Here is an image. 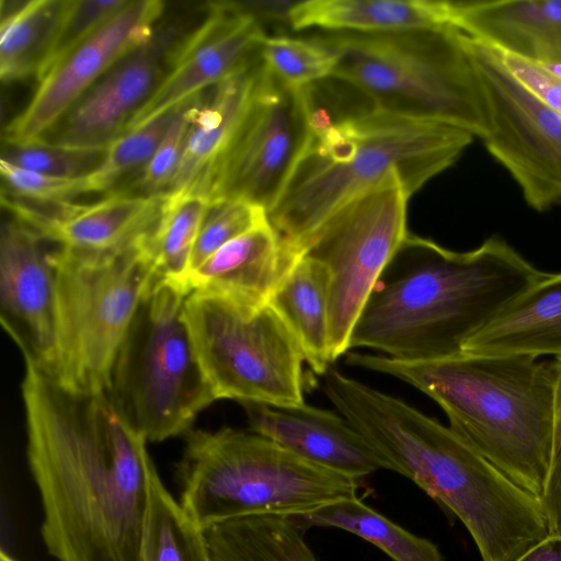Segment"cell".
<instances>
[{"label":"cell","instance_id":"cell-1","mask_svg":"<svg viewBox=\"0 0 561 561\" xmlns=\"http://www.w3.org/2000/svg\"><path fill=\"white\" fill-rule=\"evenodd\" d=\"M27 461L57 561H141L150 483L147 439L106 391L73 392L24 357Z\"/></svg>","mask_w":561,"mask_h":561},{"label":"cell","instance_id":"cell-2","mask_svg":"<svg viewBox=\"0 0 561 561\" xmlns=\"http://www.w3.org/2000/svg\"><path fill=\"white\" fill-rule=\"evenodd\" d=\"M546 275L499 236L458 252L408 233L367 299L350 350L412 362L461 355Z\"/></svg>","mask_w":561,"mask_h":561},{"label":"cell","instance_id":"cell-3","mask_svg":"<svg viewBox=\"0 0 561 561\" xmlns=\"http://www.w3.org/2000/svg\"><path fill=\"white\" fill-rule=\"evenodd\" d=\"M322 390L396 471L450 510L482 561H515L549 535L540 501L457 436L409 403L334 367Z\"/></svg>","mask_w":561,"mask_h":561},{"label":"cell","instance_id":"cell-4","mask_svg":"<svg viewBox=\"0 0 561 561\" xmlns=\"http://www.w3.org/2000/svg\"><path fill=\"white\" fill-rule=\"evenodd\" d=\"M346 363L397 378L430 397L457 436L540 499L551 458L559 359L463 353L412 362L353 353Z\"/></svg>","mask_w":561,"mask_h":561},{"label":"cell","instance_id":"cell-5","mask_svg":"<svg viewBox=\"0 0 561 561\" xmlns=\"http://www.w3.org/2000/svg\"><path fill=\"white\" fill-rule=\"evenodd\" d=\"M470 133L377 108L360 92L329 126L310 131L274 207L267 213L293 265L314 231L347 201L397 173L411 196L454 164Z\"/></svg>","mask_w":561,"mask_h":561},{"label":"cell","instance_id":"cell-6","mask_svg":"<svg viewBox=\"0 0 561 561\" xmlns=\"http://www.w3.org/2000/svg\"><path fill=\"white\" fill-rule=\"evenodd\" d=\"M185 442L180 504L203 530L251 515L300 516L357 496L358 479L251 431L190 430Z\"/></svg>","mask_w":561,"mask_h":561},{"label":"cell","instance_id":"cell-7","mask_svg":"<svg viewBox=\"0 0 561 561\" xmlns=\"http://www.w3.org/2000/svg\"><path fill=\"white\" fill-rule=\"evenodd\" d=\"M336 54L331 75L379 110L439 123L483 138L489 129L483 91L453 25L397 33L322 32Z\"/></svg>","mask_w":561,"mask_h":561},{"label":"cell","instance_id":"cell-8","mask_svg":"<svg viewBox=\"0 0 561 561\" xmlns=\"http://www.w3.org/2000/svg\"><path fill=\"white\" fill-rule=\"evenodd\" d=\"M188 295L176 282L154 278L111 370L107 396L147 442L186 434L217 400L186 322Z\"/></svg>","mask_w":561,"mask_h":561},{"label":"cell","instance_id":"cell-9","mask_svg":"<svg viewBox=\"0 0 561 561\" xmlns=\"http://www.w3.org/2000/svg\"><path fill=\"white\" fill-rule=\"evenodd\" d=\"M147 233V232H146ZM105 252L55 244V345L43 369L67 390L104 392L117 351L140 300L156 278L142 247Z\"/></svg>","mask_w":561,"mask_h":561},{"label":"cell","instance_id":"cell-10","mask_svg":"<svg viewBox=\"0 0 561 561\" xmlns=\"http://www.w3.org/2000/svg\"><path fill=\"white\" fill-rule=\"evenodd\" d=\"M185 318L218 399L274 405L305 403L302 352L278 313L191 293Z\"/></svg>","mask_w":561,"mask_h":561},{"label":"cell","instance_id":"cell-11","mask_svg":"<svg viewBox=\"0 0 561 561\" xmlns=\"http://www.w3.org/2000/svg\"><path fill=\"white\" fill-rule=\"evenodd\" d=\"M409 197L393 173L339 207L306 244L304 255L322 263L330 274L332 363L350 350L367 299L409 233Z\"/></svg>","mask_w":561,"mask_h":561},{"label":"cell","instance_id":"cell-12","mask_svg":"<svg viewBox=\"0 0 561 561\" xmlns=\"http://www.w3.org/2000/svg\"><path fill=\"white\" fill-rule=\"evenodd\" d=\"M465 43L486 104V150L508 171L530 208L561 205V114L507 70L496 48L466 34Z\"/></svg>","mask_w":561,"mask_h":561},{"label":"cell","instance_id":"cell-13","mask_svg":"<svg viewBox=\"0 0 561 561\" xmlns=\"http://www.w3.org/2000/svg\"><path fill=\"white\" fill-rule=\"evenodd\" d=\"M302 88L260 62L242 121L214 176L209 201L242 199L268 213L309 138Z\"/></svg>","mask_w":561,"mask_h":561},{"label":"cell","instance_id":"cell-14","mask_svg":"<svg viewBox=\"0 0 561 561\" xmlns=\"http://www.w3.org/2000/svg\"><path fill=\"white\" fill-rule=\"evenodd\" d=\"M188 25L186 16L164 13L152 37L108 69L38 141L108 147L154 94Z\"/></svg>","mask_w":561,"mask_h":561},{"label":"cell","instance_id":"cell-15","mask_svg":"<svg viewBox=\"0 0 561 561\" xmlns=\"http://www.w3.org/2000/svg\"><path fill=\"white\" fill-rule=\"evenodd\" d=\"M164 13L161 0L128 1L38 81L25 110L3 129V144L38 141L108 69L152 37Z\"/></svg>","mask_w":561,"mask_h":561},{"label":"cell","instance_id":"cell-16","mask_svg":"<svg viewBox=\"0 0 561 561\" xmlns=\"http://www.w3.org/2000/svg\"><path fill=\"white\" fill-rule=\"evenodd\" d=\"M266 36L238 1L206 2L203 18L181 37L162 82L126 131L257 61Z\"/></svg>","mask_w":561,"mask_h":561},{"label":"cell","instance_id":"cell-17","mask_svg":"<svg viewBox=\"0 0 561 561\" xmlns=\"http://www.w3.org/2000/svg\"><path fill=\"white\" fill-rule=\"evenodd\" d=\"M49 240L11 217L0 232L1 323L21 350L45 369L55 345L56 277Z\"/></svg>","mask_w":561,"mask_h":561},{"label":"cell","instance_id":"cell-18","mask_svg":"<svg viewBox=\"0 0 561 561\" xmlns=\"http://www.w3.org/2000/svg\"><path fill=\"white\" fill-rule=\"evenodd\" d=\"M241 404L251 432L308 461L358 480L379 469L388 470L383 457L341 414L306 402Z\"/></svg>","mask_w":561,"mask_h":561},{"label":"cell","instance_id":"cell-19","mask_svg":"<svg viewBox=\"0 0 561 561\" xmlns=\"http://www.w3.org/2000/svg\"><path fill=\"white\" fill-rule=\"evenodd\" d=\"M449 23L503 53L561 66V0L447 1Z\"/></svg>","mask_w":561,"mask_h":561},{"label":"cell","instance_id":"cell-20","mask_svg":"<svg viewBox=\"0 0 561 561\" xmlns=\"http://www.w3.org/2000/svg\"><path fill=\"white\" fill-rule=\"evenodd\" d=\"M287 271L280 239L267 220L224 244L182 286L188 294H209L257 310L268 305Z\"/></svg>","mask_w":561,"mask_h":561},{"label":"cell","instance_id":"cell-21","mask_svg":"<svg viewBox=\"0 0 561 561\" xmlns=\"http://www.w3.org/2000/svg\"><path fill=\"white\" fill-rule=\"evenodd\" d=\"M260 62L261 59L214 85L197 108L168 194L185 191L208 197L216 171L248 107Z\"/></svg>","mask_w":561,"mask_h":561},{"label":"cell","instance_id":"cell-22","mask_svg":"<svg viewBox=\"0 0 561 561\" xmlns=\"http://www.w3.org/2000/svg\"><path fill=\"white\" fill-rule=\"evenodd\" d=\"M470 355H550L561 359V272L518 297L463 347Z\"/></svg>","mask_w":561,"mask_h":561},{"label":"cell","instance_id":"cell-23","mask_svg":"<svg viewBox=\"0 0 561 561\" xmlns=\"http://www.w3.org/2000/svg\"><path fill=\"white\" fill-rule=\"evenodd\" d=\"M447 25V1L434 0L297 1L289 16L294 31L397 33Z\"/></svg>","mask_w":561,"mask_h":561},{"label":"cell","instance_id":"cell-24","mask_svg":"<svg viewBox=\"0 0 561 561\" xmlns=\"http://www.w3.org/2000/svg\"><path fill=\"white\" fill-rule=\"evenodd\" d=\"M330 274L319 261L302 255L274 290L270 305L296 339L312 373L332 366L330 352Z\"/></svg>","mask_w":561,"mask_h":561},{"label":"cell","instance_id":"cell-25","mask_svg":"<svg viewBox=\"0 0 561 561\" xmlns=\"http://www.w3.org/2000/svg\"><path fill=\"white\" fill-rule=\"evenodd\" d=\"M164 196L115 192L81 208L50 234L59 245L89 252H105L134 243L156 222Z\"/></svg>","mask_w":561,"mask_h":561},{"label":"cell","instance_id":"cell-26","mask_svg":"<svg viewBox=\"0 0 561 561\" xmlns=\"http://www.w3.org/2000/svg\"><path fill=\"white\" fill-rule=\"evenodd\" d=\"M293 517L251 515L205 529L211 561H318Z\"/></svg>","mask_w":561,"mask_h":561},{"label":"cell","instance_id":"cell-27","mask_svg":"<svg viewBox=\"0 0 561 561\" xmlns=\"http://www.w3.org/2000/svg\"><path fill=\"white\" fill-rule=\"evenodd\" d=\"M209 198L195 192L164 195L158 218L142 237L154 277L182 285Z\"/></svg>","mask_w":561,"mask_h":561},{"label":"cell","instance_id":"cell-28","mask_svg":"<svg viewBox=\"0 0 561 561\" xmlns=\"http://www.w3.org/2000/svg\"><path fill=\"white\" fill-rule=\"evenodd\" d=\"M67 0H32L2 18L0 78L3 82L37 75L58 31Z\"/></svg>","mask_w":561,"mask_h":561},{"label":"cell","instance_id":"cell-29","mask_svg":"<svg viewBox=\"0 0 561 561\" xmlns=\"http://www.w3.org/2000/svg\"><path fill=\"white\" fill-rule=\"evenodd\" d=\"M293 518L302 528L335 527L352 533L378 547L393 561H444L434 542L405 530L357 496Z\"/></svg>","mask_w":561,"mask_h":561},{"label":"cell","instance_id":"cell-30","mask_svg":"<svg viewBox=\"0 0 561 561\" xmlns=\"http://www.w3.org/2000/svg\"><path fill=\"white\" fill-rule=\"evenodd\" d=\"M141 561H211L205 531L174 500L157 470L150 483Z\"/></svg>","mask_w":561,"mask_h":561},{"label":"cell","instance_id":"cell-31","mask_svg":"<svg viewBox=\"0 0 561 561\" xmlns=\"http://www.w3.org/2000/svg\"><path fill=\"white\" fill-rule=\"evenodd\" d=\"M194 95L124 133L113 141L102 164L87 176L88 193L105 192L108 195L116 192L126 178L137 175V179Z\"/></svg>","mask_w":561,"mask_h":561},{"label":"cell","instance_id":"cell-32","mask_svg":"<svg viewBox=\"0 0 561 561\" xmlns=\"http://www.w3.org/2000/svg\"><path fill=\"white\" fill-rule=\"evenodd\" d=\"M260 59L275 77L294 88H304L330 78L336 54L318 34L311 37L266 36Z\"/></svg>","mask_w":561,"mask_h":561},{"label":"cell","instance_id":"cell-33","mask_svg":"<svg viewBox=\"0 0 561 561\" xmlns=\"http://www.w3.org/2000/svg\"><path fill=\"white\" fill-rule=\"evenodd\" d=\"M207 95L204 90L193 96L176 117L142 172L121 192L145 196L168 194L182 161L196 111Z\"/></svg>","mask_w":561,"mask_h":561},{"label":"cell","instance_id":"cell-34","mask_svg":"<svg viewBox=\"0 0 561 561\" xmlns=\"http://www.w3.org/2000/svg\"><path fill=\"white\" fill-rule=\"evenodd\" d=\"M107 148H69L34 141L4 145L1 160L16 167L58 178H84L104 161Z\"/></svg>","mask_w":561,"mask_h":561},{"label":"cell","instance_id":"cell-35","mask_svg":"<svg viewBox=\"0 0 561 561\" xmlns=\"http://www.w3.org/2000/svg\"><path fill=\"white\" fill-rule=\"evenodd\" d=\"M267 220L263 208L242 199L210 202L191 254L187 274L224 244Z\"/></svg>","mask_w":561,"mask_h":561},{"label":"cell","instance_id":"cell-36","mask_svg":"<svg viewBox=\"0 0 561 561\" xmlns=\"http://www.w3.org/2000/svg\"><path fill=\"white\" fill-rule=\"evenodd\" d=\"M127 2L128 0H67L58 31L37 75V81Z\"/></svg>","mask_w":561,"mask_h":561},{"label":"cell","instance_id":"cell-37","mask_svg":"<svg viewBox=\"0 0 561 561\" xmlns=\"http://www.w3.org/2000/svg\"><path fill=\"white\" fill-rule=\"evenodd\" d=\"M0 171L3 181L2 187L21 196L57 201L73 202L77 196L88 193L87 176L58 178L32 170L23 169L0 160Z\"/></svg>","mask_w":561,"mask_h":561},{"label":"cell","instance_id":"cell-38","mask_svg":"<svg viewBox=\"0 0 561 561\" xmlns=\"http://www.w3.org/2000/svg\"><path fill=\"white\" fill-rule=\"evenodd\" d=\"M499 51L507 70L538 100L561 114V75L548 66Z\"/></svg>","mask_w":561,"mask_h":561},{"label":"cell","instance_id":"cell-39","mask_svg":"<svg viewBox=\"0 0 561 561\" xmlns=\"http://www.w3.org/2000/svg\"><path fill=\"white\" fill-rule=\"evenodd\" d=\"M561 363V359H559ZM549 535L561 536V369L556 391L552 449L549 470L539 499Z\"/></svg>","mask_w":561,"mask_h":561},{"label":"cell","instance_id":"cell-40","mask_svg":"<svg viewBox=\"0 0 561 561\" xmlns=\"http://www.w3.org/2000/svg\"><path fill=\"white\" fill-rule=\"evenodd\" d=\"M296 2L290 0L238 1L241 9L262 25L264 23H286L289 25L290 12Z\"/></svg>","mask_w":561,"mask_h":561},{"label":"cell","instance_id":"cell-41","mask_svg":"<svg viewBox=\"0 0 561 561\" xmlns=\"http://www.w3.org/2000/svg\"><path fill=\"white\" fill-rule=\"evenodd\" d=\"M515 561H561V536L548 535Z\"/></svg>","mask_w":561,"mask_h":561},{"label":"cell","instance_id":"cell-42","mask_svg":"<svg viewBox=\"0 0 561 561\" xmlns=\"http://www.w3.org/2000/svg\"><path fill=\"white\" fill-rule=\"evenodd\" d=\"M0 561H16L14 558H12L9 553H7L4 550L0 551Z\"/></svg>","mask_w":561,"mask_h":561}]
</instances>
